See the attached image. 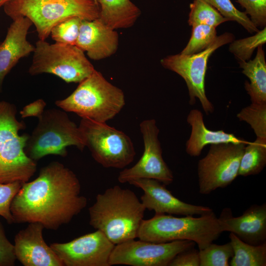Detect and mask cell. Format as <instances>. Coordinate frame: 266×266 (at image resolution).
Instances as JSON below:
<instances>
[{"mask_svg":"<svg viewBox=\"0 0 266 266\" xmlns=\"http://www.w3.org/2000/svg\"><path fill=\"white\" fill-rule=\"evenodd\" d=\"M87 203L75 174L53 162L41 168L34 180L23 183L10 210L14 223L38 222L45 229L56 230L70 222Z\"/></svg>","mask_w":266,"mask_h":266,"instance_id":"6da1fadb","label":"cell"},{"mask_svg":"<svg viewBox=\"0 0 266 266\" xmlns=\"http://www.w3.org/2000/svg\"><path fill=\"white\" fill-rule=\"evenodd\" d=\"M145 210L133 191L115 185L96 196L89 223L116 245L137 238Z\"/></svg>","mask_w":266,"mask_h":266,"instance_id":"7a4b0ae2","label":"cell"},{"mask_svg":"<svg viewBox=\"0 0 266 266\" xmlns=\"http://www.w3.org/2000/svg\"><path fill=\"white\" fill-rule=\"evenodd\" d=\"M222 233L213 211L198 217L155 214L149 219L143 220L137 237L157 243L191 240L201 250L217 239Z\"/></svg>","mask_w":266,"mask_h":266,"instance_id":"3957f363","label":"cell"},{"mask_svg":"<svg viewBox=\"0 0 266 266\" xmlns=\"http://www.w3.org/2000/svg\"><path fill=\"white\" fill-rule=\"evenodd\" d=\"M55 104L64 111L75 113L82 118L106 123L121 111L125 100L121 89L95 69L69 96L57 100Z\"/></svg>","mask_w":266,"mask_h":266,"instance_id":"277c9868","label":"cell"},{"mask_svg":"<svg viewBox=\"0 0 266 266\" xmlns=\"http://www.w3.org/2000/svg\"><path fill=\"white\" fill-rule=\"evenodd\" d=\"M5 13L12 20L25 17L34 24L39 39L45 40L52 28L69 17L86 20L99 18L94 0H10L4 4Z\"/></svg>","mask_w":266,"mask_h":266,"instance_id":"5b68a950","label":"cell"},{"mask_svg":"<svg viewBox=\"0 0 266 266\" xmlns=\"http://www.w3.org/2000/svg\"><path fill=\"white\" fill-rule=\"evenodd\" d=\"M15 106L0 101V183L14 181L25 183L29 180L36 169V164L25 153L29 135H19L25 128L23 122L16 117Z\"/></svg>","mask_w":266,"mask_h":266,"instance_id":"8992f818","label":"cell"},{"mask_svg":"<svg viewBox=\"0 0 266 266\" xmlns=\"http://www.w3.org/2000/svg\"><path fill=\"white\" fill-rule=\"evenodd\" d=\"M38 119L25 148L31 159L35 161L48 155L65 157L66 147L69 146H75L81 151L84 149L85 145L79 127L65 111L48 109Z\"/></svg>","mask_w":266,"mask_h":266,"instance_id":"52a82bcc","label":"cell"},{"mask_svg":"<svg viewBox=\"0 0 266 266\" xmlns=\"http://www.w3.org/2000/svg\"><path fill=\"white\" fill-rule=\"evenodd\" d=\"M29 73L32 75L42 73L54 74L66 83H80L95 69L84 54L75 45L44 40L36 42Z\"/></svg>","mask_w":266,"mask_h":266,"instance_id":"ba28073f","label":"cell"},{"mask_svg":"<svg viewBox=\"0 0 266 266\" xmlns=\"http://www.w3.org/2000/svg\"><path fill=\"white\" fill-rule=\"evenodd\" d=\"M79 128L85 146L94 160L106 168L122 169L134 160L135 151L130 137L106 123L82 118Z\"/></svg>","mask_w":266,"mask_h":266,"instance_id":"9c48e42d","label":"cell"},{"mask_svg":"<svg viewBox=\"0 0 266 266\" xmlns=\"http://www.w3.org/2000/svg\"><path fill=\"white\" fill-rule=\"evenodd\" d=\"M234 40V35L225 33L217 36L207 48L192 55L181 53L163 58L161 64L166 69L180 75L185 81L188 90L189 103L194 105L198 99L206 115L213 112V104L207 98L205 89V78L208 60L212 54L219 47Z\"/></svg>","mask_w":266,"mask_h":266,"instance_id":"30bf717a","label":"cell"},{"mask_svg":"<svg viewBox=\"0 0 266 266\" xmlns=\"http://www.w3.org/2000/svg\"><path fill=\"white\" fill-rule=\"evenodd\" d=\"M248 143L211 144L198 164L199 192L207 195L218 188L230 185L238 176L241 158Z\"/></svg>","mask_w":266,"mask_h":266,"instance_id":"8fae6325","label":"cell"},{"mask_svg":"<svg viewBox=\"0 0 266 266\" xmlns=\"http://www.w3.org/2000/svg\"><path fill=\"white\" fill-rule=\"evenodd\" d=\"M195 244L188 240L157 243L131 239L115 245L109 264L110 266H166L176 255L193 248Z\"/></svg>","mask_w":266,"mask_h":266,"instance_id":"7c38bea8","label":"cell"},{"mask_svg":"<svg viewBox=\"0 0 266 266\" xmlns=\"http://www.w3.org/2000/svg\"><path fill=\"white\" fill-rule=\"evenodd\" d=\"M140 130L142 135L144 151L139 161L132 167L120 172L118 180L121 183L141 178L153 179L165 185L174 179L173 173L163 159L159 139V129L155 119L142 121Z\"/></svg>","mask_w":266,"mask_h":266,"instance_id":"4fadbf2b","label":"cell"},{"mask_svg":"<svg viewBox=\"0 0 266 266\" xmlns=\"http://www.w3.org/2000/svg\"><path fill=\"white\" fill-rule=\"evenodd\" d=\"M50 247L63 266H110L114 244L99 230L66 243H53Z\"/></svg>","mask_w":266,"mask_h":266,"instance_id":"5bb4252c","label":"cell"},{"mask_svg":"<svg viewBox=\"0 0 266 266\" xmlns=\"http://www.w3.org/2000/svg\"><path fill=\"white\" fill-rule=\"evenodd\" d=\"M143 191L141 202L146 209L156 214H175L184 216L202 215L209 213V207L186 203L174 196L166 185L153 179L141 178L129 182Z\"/></svg>","mask_w":266,"mask_h":266,"instance_id":"9a60e30c","label":"cell"},{"mask_svg":"<svg viewBox=\"0 0 266 266\" xmlns=\"http://www.w3.org/2000/svg\"><path fill=\"white\" fill-rule=\"evenodd\" d=\"M44 229L39 223H30L15 236L16 259L24 266H63L50 246L45 242Z\"/></svg>","mask_w":266,"mask_h":266,"instance_id":"2e32d148","label":"cell"},{"mask_svg":"<svg viewBox=\"0 0 266 266\" xmlns=\"http://www.w3.org/2000/svg\"><path fill=\"white\" fill-rule=\"evenodd\" d=\"M218 219L223 232L232 233L248 244L266 242V203L252 205L238 217L233 216L231 208H224Z\"/></svg>","mask_w":266,"mask_h":266,"instance_id":"e0dca14e","label":"cell"},{"mask_svg":"<svg viewBox=\"0 0 266 266\" xmlns=\"http://www.w3.org/2000/svg\"><path fill=\"white\" fill-rule=\"evenodd\" d=\"M12 20L0 45V92L6 76L21 59L33 53L35 48L27 39L28 31L33 25L31 20L25 17Z\"/></svg>","mask_w":266,"mask_h":266,"instance_id":"ac0fdd59","label":"cell"},{"mask_svg":"<svg viewBox=\"0 0 266 266\" xmlns=\"http://www.w3.org/2000/svg\"><path fill=\"white\" fill-rule=\"evenodd\" d=\"M119 36L113 30L99 18L83 20L76 44L94 60H100L113 55L117 51Z\"/></svg>","mask_w":266,"mask_h":266,"instance_id":"d6986e66","label":"cell"},{"mask_svg":"<svg viewBox=\"0 0 266 266\" xmlns=\"http://www.w3.org/2000/svg\"><path fill=\"white\" fill-rule=\"evenodd\" d=\"M187 122L191 127L190 137L185 145L186 153L191 157L199 156L207 145L221 143H248L250 141L223 130L212 131L204 122L203 116L199 109L190 111Z\"/></svg>","mask_w":266,"mask_h":266,"instance_id":"ffe728a7","label":"cell"},{"mask_svg":"<svg viewBox=\"0 0 266 266\" xmlns=\"http://www.w3.org/2000/svg\"><path fill=\"white\" fill-rule=\"evenodd\" d=\"M99 19L113 30L133 26L141 14L140 9L131 0H94Z\"/></svg>","mask_w":266,"mask_h":266,"instance_id":"44dd1931","label":"cell"},{"mask_svg":"<svg viewBox=\"0 0 266 266\" xmlns=\"http://www.w3.org/2000/svg\"><path fill=\"white\" fill-rule=\"evenodd\" d=\"M242 73L249 82L245 81L244 88L250 98L251 103L266 102V62L263 45L257 48L255 58L252 60L238 62Z\"/></svg>","mask_w":266,"mask_h":266,"instance_id":"7402d4cb","label":"cell"},{"mask_svg":"<svg viewBox=\"0 0 266 266\" xmlns=\"http://www.w3.org/2000/svg\"><path fill=\"white\" fill-rule=\"evenodd\" d=\"M229 238L233 250L230 266H266V242L257 245L249 244L232 233Z\"/></svg>","mask_w":266,"mask_h":266,"instance_id":"603a6c76","label":"cell"},{"mask_svg":"<svg viewBox=\"0 0 266 266\" xmlns=\"http://www.w3.org/2000/svg\"><path fill=\"white\" fill-rule=\"evenodd\" d=\"M266 165V138L256 137L245 147L241 158L238 176L260 173Z\"/></svg>","mask_w":266,"mask_h":266,"instance_id":"cb8c5ba5","label":"cell"},{"mask_svg":"<svg viewBox=\"0 0 266 266\" xmlns=\"http://www.w3.org/2000/svg\"><path fill=\"white\" fill-rule=\"evenodd\" d=\"M189 7L188 23L190 26L203 24L216 28L224 22L230 21L202 0H194Z\"/></svg>","mask_w":266,"mask_h":266,"instance_id":"d4e9b609","label":"cell"},{"mask_svg":"<svg viewBox=\"0 0 266 266\" xmlns=\"http://www.w3.org/2000/svg\"><path fill=\"white\" fill-rule=\"evenodd\" d=\"M191 37L186 47L181 52L184 55H192L202 51L216 38V27L207 25H194Z\"/></svg>","mask_w":266,"mask_h":266,"instance_id":"484cf974","label":"cell"},{"mask_svg":"<svg viewBox=\"0 0 266 266\" xmlns=\"http://www.w3.org/2000/svg\"><path fill=\"white\" fill-rule=\"evenodd\" d=\"M236 117L250 126L256 137L266 138V102L251 103L243 108Z\"/></svg>","mask_w":266,"mask_h":266,"instance_id":"4316f807","label":"cell"},{"mask_svg":"<svg viewBox=\"0 0 266 266\" xmlns=\"http://www.w3.org/2000/svg\"><path fill=\"white\" fill-rule=\"evenodd\" d=\"M200 266H229V260L233 256L230 242L218 245L211 243L199 251Z\"/></svg>","mask_w":266,"mask_h":266,"instance_id":"83f0119b","label":"cell"},{"mask_svg":"<svg viewBox=\"0 0 266 266\" xmlns=\"http://www.w3.org/2000/svg\"><path fill=\"white\" fill-rule=\"evenodd\" d=\"M266 42V27L251 36L230 43L229 50L238 62L250 60L254 50Z\"/></svg>","mask_w":266,"mask_h":266,"instance_id":"f1b7e54d","label":"cell"},{"mask_svg":"<svg viewBox=\"0 0 266 266\" xmlns=\"http://www.w3.org/2000/svg\"><path fill=\"white\" fill-rule=\"evenodd\" d=\"M82 20L79 17H72L58 23L51 30L52 39L58 43L75 45Z\"/></svg>","mask_w":266,"mask_h":266,"instance_id":"f546056e","label":"cell"},{"mask_svg":"<svg viewBox=\"0 0 266 266\" xmlns=\"http://www.w3.org/2000/svg\"><path fill=\"white\" fill-rule=\"evenodd\" d=\"M215 8L230 21H235L250 33L259 31L244 12L238 10L231 0H202Z\"/></svg>","mask_w":266,"mask_h":266,"instance_id":"4dcf8cb0","label":"cell"},{"mask_svg":"<svg viewBox=\"0 0 266 266\" xmlns=\"http://www.w3.org/2000/svg\"><path fill=\"white\" fill-rule=\"evenodd\" d=\"M23 183L20 181L0 183V216L4 218L8 224L14 223L10 207L13 199Z\"/></svg>","mask_w":266,"mask_h":266,"instance_id":"1f68e13d","label":"cell"},{"mask_svg":"<svg viewBox=\"0 0 266 266\" xmlns=\"http://www.w3.org/2000/svg\"><path fill=\"white\" fill-rule=\"evenodd\" d=\"M257 28L266 27V0H235Z\"/></svg>","mask_w":266,"mask_h":266,"instance_id":"d6a6232c","label":"cell"},{"mask_svg":"<svg viewBox=\"0 0 266 266\" xmlns=\"http://www.w3.org/2000/svg\"><path fill=\"white\" fill-rule=\"evenodd\" d=\"M16 260L14 244L6 237L0 222V266H13Z\"/></svg>","mask_w":266,"mask_h":266,"instance_id":"836d02e7","label":"cell"},{"mask_svg":"<svg viewBox=\"0 0 266 266\" xmlns=\"http://www.w3.org/2000/svg\"><path fill=\"white\" fill-rule=\"evenodd\" d=\"M169 266H200L199 251L192 248L184 251L175 256Z\"/></svg>","mask_w":266,"mask_h":266,"instance_id":"e575fe53","label":"cell"},{"mask_svg":"<svg viewBox=\"0 0 266 266\" xmlns=\"http://www.w3.org/2000/svg\"><path fill=\"white\" fill-rule=\"evenodd\" d=\"M46 105V102L43 100H37L24 106L20 114L23 118L33 116L38 118L45 110Z\"/></svg>","mask_w":266,"mask_h":266,"instance_id":"d590c367","label":"cell"},{"mask_svg":"<svg viewBox=\"0 0 266 266\" xmlns=\"http://www.w3.org/2000/svg\"><path fill=\"white\" fill-rule=\"evenodd\" d=\"M10 0H0V8Z\"/></svg>","mask_w":266,"mask_h":266,"instance_id":"8d00e7d4","label":"cell"},{"mask_svg":"<svg viewBox=\"0 0 266 266\" xmlns=\"http://www.w3.org/2000/svg\"><path fill=\"white\" fill-rule=\"evenodd\" d=\"M1 42H0V44H1Z\"/></svg>","mask_w":266,"mask_h":266,"instance_id":"74e56055","label":"cell"}]
</instances>
